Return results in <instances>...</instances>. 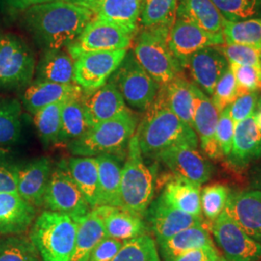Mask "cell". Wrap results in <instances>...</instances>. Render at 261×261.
Returning a JSON list of instances; mask_svg holds the SVG:
<instances>
[{"label": "cell", "mask_w": 261, "mask_h": 261, "mask_svg": "<svg viewBox=\"0 0 261 261\" xmlns=\"http://www.w3.org/2000/svg\"><path fill=\"white\" fill-rule=\"evenodd\" d=\"M69 171L90 207H98L99 168L96 157L74 156L67 161Z\"/></svg>", "instance_id": "d6a6232c"}, {"label": "cell", "mask_w": 261, "mask_h": 261, "mask_svg": "<svg viewBox=\"0 0 261 261\" xmlns=\"http://www.w3.org/2000/svg\"><path fill=\"white\" fill-rule=\"evenodd\" d=\"M65 102L53 103L33 115V121L39 138L45 147L58 143L61 129V113Z\"/></svg>", "instance_id": "74e56055"}, {"label": "cell", "mask_w": 261, "mask_h": 261, "mask_svg": "<svg viewBox=\"0 0 261 261\" xmlns=\"http://www.w3.org/2000/svg\"><path fill=\"white\" fill-rule=\"evenodd\" d=\"M193 84L182 75H179L169 84L162 86L169 109L191 128L194 126L195 112Z\"/></svg>", "instance_id": "836d02e7"}, {"label": "cell", "mask_w": 261, "mask_h": 261, "mask_svg": "<svg viewBox=\"0 0 261 261\" xmlns=\"http://www.w3.org/2000/svg\"><path fill=\"white\" fill-rule=\"evenodd\" d=\"M229 67L218 47H207L187 59L188 69L196 86L208 96H212L216 84Z\"/></svg>", "instance_id": "ac0fdd59"}, {"label": "cell", "mask_w": 261, "mask_h": 261, "mask_svg": "<svg viewBox=\"0 0 261 261\" xmlns=\"http://www.w3.org/2000/svg\"><path fill=\"white\" fill-rule=\"evenodd\" d=\"M7 1L9 2L10 5H11L12 7L16 8V6H17V0H7Z\"/></svg>", "instance_id": "9f6ffc18"}, {"label": "cell", "mask_w": 261, "mask_h": 261, "mask_svg": "<svg viewBox=\"0 0 261 261\" xmlns=\"http://www.w3.org/2000/svg\"><path fill=\"white\" fill-rule=\"evenodd\" d=\"M200 185L186 178L173 175L168 178L161 197L168 205L186 214L202 218Z\"/></svg>", "instance_id": "484cf974"}, {"label": "cell", "mask_w": 261, "mask_h": 261, "mask_svg": "<svg viewBox=\"0 0 261 261\" xmlns=\"http://www.w3.org/2000/svg\"><path fill=\"white\" fill-rule=\"evenodd\" d=\"M213 34H223V16L211 0H178L177 17Z\"/></svg>", "instance_id": "f1b7e54d"}, {"label": "cell", "mask_w": 261, "mask_h": 261, "mask_svg": "<svg viewBox=\"0 0 261 261\" xmlns=\"http://www.w3.org/2000/svg\"><path fill=\"white\" fill-rule=\"evenodd\" d=\"M217 47L224 55L228 64L261 67V51L253 47L225 43Z\"/></svg>", "instance_id": "ee69618b"}, {"label": "cell", "mask_w": 261, "mask_h": 261, "mask_svg": "<svg viewBox=\"0 0 261 261\" xmlns=\"http://www.w3.org/2000/svg\"><path fill=\"white\" fill-rule=\"evenodd\" d=\"M144 219L157 244L191 226L205 224L203 218L179 211L168 205L161 196L151 202Z\"/></svg>", "instance_id": "9a60e30c"}, {"label": "cell", "mask_w": 261, "mask_h": 261, "mask_svg": "<svg viewBox=\"0 0 261 261\" xmlns=\"http://www.w3.org/2000/svg\"><path fill=\"white\" fill-rule=\"evenodd\" d=\"M132 109L145 112L154 103L161 86L139 64L132 51H128L121 64L110 79Z\"/></svg>", "instance_id": "ba28073f"}, {"label": "cell", "mask_w": 261, "mask_h": 261, "mask_svg": "<svg viewBox=\"0 0 261 261\" xmlns=\"http://www.w3.org/2000/svg\"><path fill=\"white\" fill-rule=\"evenodd\" d=\"M178 0H145L139 27L168 37L177 17Z\"/></svg>", "instance_id": "1f68e13d"}, {"label": "cell", "mask_w": 261, "mask_h": 261, "mask_svg": "<svg viewBox=\"0 0 261 261\" xmlns=\"http://www.w3.org/2000/svg\"><path fill=\"white\" fill-rule=\"evenodd\" d=\"M140 118L129 108L110 120L101 122L72 141L67 148L73 156L97 157L114 155L126 158L128 145L135 136Z\"/></svg>", "instance_id": "3957f363"}, {"label": "cell", "mask_w": 261, "mask_h": 261, "mask_svg": "<svg viewBox=\"0 0 261 261\" xmlns=\"http://www.w3.org/2000/svg\"><path fill=\"white\" fill-rule=\"evenodd\" d=\"M99 168V206L120 207L121 159L114 155L97 156Z\"/></svg>", "instance_id": "f546056e"}, {"label": "cell", "mask_w": 261, "mask_h": 261, "mask_svg": "<svg viewBox=\"0 0 261 261\" xmlns=\"http://www.w3.org/2000/svg\"><path fill=\"white\" fill-rule=\"evenodd\" d=\"M36 80L55 84H75L74 58L63 48L47 49L39 62Z\"/></svg>", "instance_id": "4dcf8cb0"}, {"label": "cell", "mask_w": 261, "mask_h": 261, "mask_svg": "<svg viewBox=\"0 0 261 261\" xmlns=\"http://www.w3.org/2000/svg\"><path fill=\"white\" fill-rule=\"evenodd\" d=\"M82 96L71 98L64 103L61 113V129L57 144L67 146L72 141L83 137L91 128L84 112Z\"/></svg>", "instance_id": "e575fe53"}, {"label": "cell", "mask_w": 261, "mask_h": 261, "mask_svg": "<svg viewBox=\"0 0 261 261\" xmlns=\"http://www.w3.org/2000/svg\"><path fill=\"white\" fill-rule=\"evenodd\" d=\"M252 186L254 190L261 192V168H256L252 176Z\"/></svg>", "instance_id": "db71d44e"}, {"label": "cell", "mask_w": 261, "mask_h": 261, "mask_svg": "<svg viewBox=\"0 0 261 261\" xmlns=\"http://www.w3.org/2000/svg\"><path fill=\"white\" fill-rule=\"evenodd\" d=\"M145 0H103L95 16L119 27L134 37L139 31L140 14Z\"/></svg>", "instance_id": "83f0119b"}, {"label": "cell", "mask_w": 261, "mask_h": 261, "mask_svg": "<svg viewBox=\"0 0 261 261\" xmlns=\"http://www.w3.org/2000/svg\"><path fill=\"white\" fill-rule=\"evenodd\" d=\"M83 93L84 89L76 84H55L35 80L24 89L22 105L28 112L34 115L49 105L66 102Z\"/></svg>", "instance_id": "7402d4cb"}, {"label": "cell", "mask_w": 261, "mask_h": 261, "mask_svg": "<svg viewBox=\"0 0 261 261\" xmlns=\"http://www.w3.org/2000/svg\"><path fill=\"white\" fill-rule=\"evenodd\" d=\"M43 207L73 218L84 217L92 210L72 177L66 160L53 166Z\"/></svg>", "instance_id": "9c48e42d"}, {"label": "cell", "mask_w": 261, "mask_h": 261, "mask_svg": "<svg viewBox=\"0 0 261 261\" xmlns=\"http://www.w3.org/2000/svg\"><path fill=\"white\" fill-rule=\"evenodd\" d=\"M127 49L87 53L75 60V83L84 91L95 90L106 84L121 64Z\"/></svg>", "instance_id": "4fadbf2b"}, {"label": "cell", "mask_w": 261, "mask_h": 261, "mask_svg": "<svg viewBox=\"0 0 261 261\" xmlns=\"http://www.w3.org/2000/svg\"><path fill=\"white\" fill-rule=\"evenodd\" d=\"M254 117H255L256 124H257V126H258V128H259L261 132V110L257 113H254Z\"/></svg>", "instance_id": "11a10c76"}, {"label": "cell", "mask_w": 261, "mask_h": 261, "mask_svg": "<svg viewBox=\"0 0 261 261\" xmlns=\"http://www.w3.org/2000/svg\"><path fill=\"white\" fill-rule=\"evenodd\" d=\"M136 136L141 154L146 157H156L161 151L180 143L198 146L196 132L169 109L162 86L154 103L139 122Z\"/></svg>", "instance_id": "7a4b0ae2"}, {"label": "cell", "mask_w": 261, "mask_h": 261, "mask_svg": "<svg viewBox=\"0 0 261 261\" xmlns=\"http://www.w3.org/2000/svg\"><path fill=\"white\" fill-rule=\"evenodd\" d=\"M261 158V132L254 114L235 125L232 147L227 160L236 168H245Z\"/></svg>", "instance_id": "603a6c76"}, {"label": "cell", "mask_w": 261, "mask_h": 261, "mask_svg": "<svg viewBox=\"0 0 261 261\" xmlns=\"http://www.w3.org/2000/svg\"><path fill=\"white\" fill-rule=\"evenodd\" d=\"M135 37L133 55L160 86L167 85L181 75L183 68L170 51L168 37L144 29L138 31Z\"/></svg>", "instance_id": "8992f818"}, {"label": "cell", "mask_w": 261, "mask_h": 261, "mask_svg": "<svg viewBox=\"0 0 261 261\" xmlns=\"http://www.w3.org/2000/svg\"><path fill=\"white\" fill-rule=\"evenodd\" d=\"M82 103L91 127L112 119L128 108L117 87L111 80L95 90H84Z\"/></svg>", "instance_id": "ffe728a7"}, {"label": "cell", "mask_w": 261, "mask_h": 261, "mask_svg": "<svg viewBox=\"0 0 261 261\" xmlns=\"http://www.w3.org/2000/svg\"><path fill=\"white\" fill-rule=\"evenodd\" d=\"M233 73L238 97L251 92H261V67L229 64Z\"/></svg>", "instance_id": "f6af8a7d"}, {"label": "cell", "mask_w": 261, "mask_h": 261, "mask_svg": "<svg viewBox=\"0 0 261 261\" xmlns=\"http://www.w3.org/2000/svg\"><path fill=\"white\" fill-rule=\"evenodd\" d=\"M37 208L18 193L0 192V235H19L30 229L37 218Z\"/></svg>", "instance_id": "44dd1931"}, {"label": "cell", "mask_w": 261, "mask_h": 261, "mask_svg": "<svg viewBox=\"0 0 261 261\" xmlns=\"http://www.w3.org/2000/svg\"><path fill=\"white\" fill-rule=\"evenodd\" d=\"M17 168L18 164L11 161L7 151L0 148V192L18 193Z\"/></svg>", "instance_id": "7dc6e473"}, {"label": "cell", "mask_w": 261, "mask_h": 261, "mask_svg": "<svg viewBox=\"0 0 261 261\" xmlns=\"http://www.w3.org/2000/svg\"><path fill=\"white\" fill-rule=\"evenodd\" d=\"M134 38L119 27L95 16L81 35L67 47V50L74 60L87 53L128 50Z\"/></svg>", "instance_id": "30bf717a"}, {"label": "cell", "mask_w": 261, "mask_h": 261, "mask_svg": "<svg viewBox=\"0 0 261 261\" xmlns=\"http://www.w3.org/2000/svg\"><path fill=\"white\" fill-rule=\"evenodd\" d=\"M163 261H174L181 255L196 249L214 247L211 233L205 224H196L157 244Z\"/></svg>", "instance_id": "d4e9b609"}, {"label": "cell", "mask_w": 261, "mask_h": 261, "mask_svg": "<svg viewBox=\"0 0 261 261\" xmlns=\"http://www.w3.org/2000/svg\"><path fill=\"white\" fill-rule=\"evenodd\" d=\"M96 209L103 218L107 238L126 242L141 235L149 234L148 225L143 218L121 207L99 206Z\"/></svg>", "instance_id": "cb8c5ba5"}, {"label": "cell", "mask_w": 261, "mask_h": 261, "mask_svg": "<svg viewBox=\"0 0 261 261\" xmlns=\"http://www.w3.org/2000/svg\"><path fill=\"white\" fill-rule=\"evenodd\" d=\"M94 18L91 10L57 0L28 7L23 22L42 46L61 49L71 45Z\"/></svg>", "instance_id": "6da1fadb"}, {"label": "cell", "mask_w": 261, "mask_h": 261, "mask_svg": "<svg viewBox=\"0 0 261 261\" xmlns=\"http://www.w3.org/2000/svg\"><path fill=\"white\" fill-rule=\"evenodd\" d=\"M112 261H161L158 246L150 234L123 242Z\"/></svg>", "instance_id": "ab89813d"}, {"label": "cell", "mask_w": 261, "mask_h": 261, "mask_svg": "<svg viewBox=\"0 0 261 261\" xmlns=\"http://www.w3.org/2000/svg\"><path fill=\"white\" fill-rule=\"evenodd\" d=\"M235 124L229 113V107L224 109L219 115V120L216 127V140L224 156H228L233 141Z\"/></svg>", "instance_id": "bcb514c9"}, {"label": "cell", "mask_w": 261, "mask_h": 261, "mask_svg": "<svg viewBox=\"0 0 261 261\" xmlns=\"http://www.w3.org/2000/svg\"><path fill=\"white\" fill-rule=\"evenodd\" d=\"M65 1H69V2H72L75 5L81 6V7L91 10L95 14L103 0H65Z\"/></svg>", "instance_id": "816d5d0a"}, {"label": "cell", "mask_w": 261, "mask_h": 261, "mask_svg": "<svg viewBox=\"0 0 261 261\" xmlns=\"http://www.w3.org/2000/svg\"><path fill=\"white\" fill-rule=\"evenodd\" d=\"M223 34H213L196 27L186 19L176 18L168 36V45L172 55L184 69L187 59L207 47L222 46Z\"/></svg>", "instance_id": "5bb4252c"}, {"label": "cell", "mask_w": 261, "mask_h": 261, "mask_svg": "<svg viewBox=\"0 0 261 261\" xmlns=\"http://www.w3.org/2000/svg\"><path fill=\"white\" fill-rule=\"evenodd\" d=\"M195 96L194 130L200 140L201 149L206 156L212 160L222 158L223 153L216 140V127L219 120L218 112L211 98L208 97L196 84H193Z\"/></svg>", "instance_id": "e0dca14e"}, {"label": "cell", "mask_w": 261, "mask_h": 261, "mask_svg": "<svg viewBox=\"0 0 261 261\" xmlns=\"http://www.w3.org/2000/svg\"><path fill=\"white\" fill-rule=\"evenodd\" d=\"M174 261H226L216 247L196 249L178 257Z\"/></svg>", "instance_id": "f907efd6"}, {"label": "cell", "mask_w": 261, "mask_h": 261, "mask_svg": "<svg viewBox=\"0 0 261 261\" xmlns=\"http://www.w3.org/2000/svg\"><path fill=\"white\" fill-rule=\"evenodd\" d=\"M77 224L73 217L43 211L29 229V238L42 261H70L75 248Z\"/></svg>", "instance_id": "277c9868"}, {"label": "cell", "mask_w": 261, "mask_h": 261, "mask_svg": "<svg viewBox=\"0 0 261 261\" xmlns=\"http://www.w3.org/2000/svg\"><path fill=\"white\" fill-rule=\"evenodd\" d=\"M74 219L77 229L75 248L70 261H87L94 249L107 238L103 218L94 208L84 217Z\"/></svg>", "instance_id": "4316f807"}, {"label": "cell", "mask_w": 261, "mask_h": 261, "mask_svg": "<svg viewBox=\"0 0 261 261\" xmlns=\"http://www.w3.org/2000/svg\"><path fill=\"white\" fill-rule=\"evenodd\" d=\"M155 158L164 164L173 175L186 178L198 185L206 183L214 172V167L196 147L180 143L161 151Z\"/></svg>", "instance_id": "7c38bea8"}, {"label": "cell", "mask_w": 261, "mask_h": 261, "mask_svg": "<svg viewBox=\"0 0 261 261\" xmlns=\"http://www.w3.org/2000/svg\"><path fill=\"white\" fill-rule=\"evenodd\" d=\"M209 231L225 260H260V244L246 233L224 211L210 224Z\"/></svg>", "instance_id": "8fae6325"}, {"label": "cell", "mask_w": 261, "mask_h": 261, "mask_svg": "<svg viewBox=\"0 0 261 261\" xmlns=\"http://www.w3.org/2000/svg\"><path fill=\"white\" fill-rule=\"evenodd\" d=\"M21 130L20 102L14 98L0 99V148L17 143Z\"/></svg>", "instance_id": "d590c367"}, {"label": "cell", "mask_w": 261, "mask_h": 261, "mask_svg": "<svg viewBox=\"0 0 261 261\" xmlns=\"http://www.w3.org/2000/svg\"><path fill=\"white\" fill-rule=\"evenodd\" d=\"M53 169L51 161L41 157L18 164L17 190L25 201L36 208L44 205V196Z\"/></svg>", "instance_id": "d6986e66"}, {"label": "cell", "mask_w": 261, "mask_h": 261, "mask_svg": "<svg viewBox=\"0 0 261 261\" xmlns=\"http://www.w3.org/2000/svg\"><path fill=\"white\" fill-rule=\"evenodd\" d=\"M35 57L22 39L0 36V90H19L33 82Z\"/></svg>", "instance_id": "52a82bcc"}, {"label": "cell", "mask_w": 261, "mask_h": 261, "mask_svg": "<svg viewBox=\"0 0 261 261\" xmlns=\"http://www.w3.org/2000/svg\"><path fill=\"white\" fill-rule=\"evenodd\" d=\"M154 175L143 161L138 138L128 145L126 160L122 166L120 207L144 219L154 196Z\"/></svg>", "instance_id": "5b68a950"}, {"label": "cell", "mask_w": 261, "mask_h": 261, "mask_svg": "<svg viewBox=\"0 0 261 261\" xmlns=\"http://www.w3.org/2000/svg\"><path fill=\"white\" fill-rule=\"evenodd\" d=\"M238 98V88L234 77L233 73L228 67L224 75L221 76L216 84L214 92L211 96V100L217 108L218 112H221L228 108Z\"/></svg>", "instance_id": "7bdbcfd3"}, {"label": "cell", "mask_w": 261, "mask_h": 261, "mask_svg": "<svg viewBox=\"0 0 261 261\" xmlns=\"http://www.w3.org/2000/svg\"><path fill=\"white\" fill-rule=\"evenodd\" d=\"M223 35L225 44H239L261 51V17L238 22L225 21Z\"/></svg>", "instance_id": "8d00e7d4"}, {"label": "cell", "mask_w": 261, "mask_h": 261, "mask_svg": "<svg viewBox=\"0 0 261 261\" xmlns=\"http://www.w3.org/2000/svg\"><path fill=\"white\" fill-rule=\"evenodd\" d=\"M229 194L228 187L224 184L209 185L202 190L200 195L201 210L210 224L224 211Z\"/></svg>", "instance_id": "b9f144b4"}, {"label": "cell", "mask_w": 261, "mask_h": 261, "mask_svg": "<svg viewBox=\"0 0 261 261\" xmlns=\"http://www.w3.org/2000/svg\"><path fill=\"white\" fill-rule=\"evenodd\" d=\"M257 92H251L239 96L233 103L229 106V113L235 125L249 118L252 114L255 113L254 111L257 105Z\"/></svg>", "instance_id": "c3c4849f"}, {"label": "cell", "mask_w": 261, "mask_h": 261, "mask_svg": "<svg viewBox=\"0 0 261 261\" xmlns=\"http://www.w3.org/2000/svg\"><path fill=\"white\" fill-rule=\"evenodd\" d=\"M123 242L105 238L90 254L87 261H112L121 249Z\"/></svg>", "instance_id": "681fc988"}, {"label": "cell", "mask_w": 261, "mask_h": 261, "mask_svg": "<svg viewBox=\"0 0 261 261\" xmlns=\"http://www.w3.org/2000/svg\"><path fill=\"white\" fill-rule=\"evenodd\" d=\"M224 212L243 230L261 245V192L235 191L229 194Z\"/></svg>", "instance_id": "2e32d148"}, {"label": "cell", "mask_w": 261, "mask_h": 261, "mask_svg": "<svg viewBox=\"0 0 261 261\" xmlns=\"http://www.w3.org/2000/svg\"><path fill=\"white\" fill-rule=\"evenodd\" d=\"M0 261H42L37 248L24 234L0 238Z\"/></svg>", "instance_id": "f35d334b"}, {"label": "cell", "mask_w": 261, "mask_h": 261, "mask_svg": "<svg viewBox=\"0 0 261 261\" xmlns=\"http://www.w3.org/2000/svg\"><path fill=\"white\" fill-rule=\"evenodd\" d=\"M225 21L238 22L261 17V0H211Z\"/></svg>", "instance_id": "60d3db41"}, {"label": "cell", "mask_w": 261, "mask_h": 261, "mask_svg": "<svg viewBox=\"0 0 261 261\" xmlns=\"http://www.w3.org/2000/svg\"><path fill=\"white\" fill-rule=\"evenodd\" d=\"M53 1H57V0H17L16 8L25 10L28 9V7H31L34 5L44 4V3L53 2ZM63 1H65V0H63Z\"/></svg>", "instance_id": "f5cc1de1"}]
</instances>
